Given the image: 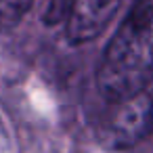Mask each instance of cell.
I'll return each mask as SVG.
<instances>
[{"instance_id":"cell-1","label":"cell","mask_w":153,"mask_h":153,"mask_svg":"<svg viewBox=\"0 0 153 153\" xmlns=\"http://www.w3.org/2000/svg\"><path fill=\"white\" fill-rule=\"evenodd\" d=\"M153 78V0H136L117 25L97 69V86L109 101H124Z\"/></svg>"},{"instance_id":"cell-2","label":"cell","mask_w":153,"mask_h":153,"mask_svg":"<svg viewBox=\"0 0 153 153\" xmlns=\"http://www.w3.org/2000/svg\"><path fill=\"white\" fill-rule=\"evenodd\" d=\"M153 124V101L143 90L124 101H115L111 113L101 124V138L115 149L138 143Z\"/></svg>"},{"instance_id":"cell-3","label":"cell","mask_w":153,"mask_h":153,"mask_svg":"<svg viewBox=\"0 0 153 153\" xmlns=\"http://www.w3.org/2000/svg\"><path fill=\"white\" fill-rule=\"evenodd\" d=\"M126 0H71L65 17V36L71 44H86L101 36Z\"/></svg>"},{"instance_id":"cell-4","label":"cell","mask_w":153,"mask_h":153,"mask_svg":"<svg viewBox=\"0 0 153 153\" xmlns=\"http://www.w3.org/2000/svg\"><path fill=\"white\" fill-rule=\"evenodd\" d=\"M34 4L36 0H0V32L19 25Z\"/></svg>"},{"instance_id":"cell-5","label":"cell","mask_w":153,"mask_h":153,"mask_svg":"<svg viewBox=\"0 0 153 153\" xmlns=\"http://www.w3.org/2000/svg\"><path fill=\"white\" fill-rule=\"evenodd\" d=\"M40 4V17L46 25H59L65 21L71 0H36Z\"/></svg>"}]
</instances>
